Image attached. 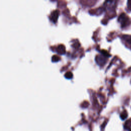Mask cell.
Returning <instances> with one entry per match:
<instances>
[{"mask_svg":"<svg viewBox=\"0 0 131 131\" xmlns=\"http://www.w3.org/2000/svg\"><path fill=\"white\" fill-rule=\"evenodd\" d=\"M118 21L121 24V27H124L128 24L129 18L125 14L122 13L119 16Z\"/></svg>","mask_w":131,"mask_h":131,"instance_id":"obj_1","label":"cell"},{"mask_svg":"<svg viewBox=\"0 0 131 131\" xmlns=\"http://www.w3.org/2000/svg\"><path fill=\"white\" fill-rule=\"evenodd\" d=\"M59 12L57 10H55L53 12H52L51 15V19L54 21V23H56L57 19L58 18Z\"/></svg>","mask_w":131,"mask_h":131,"instance_id":"obj_2","label":"cell"},{"mask_svg":"<svg viewBox=\"0 0 131 131\" xmlns=\"http://www.w3.org/2000/svg\"><path fill=\"white\" fill-rule=\"evenodd\" d=\"M122 37L126 42L131 43V35H124Z\"/></svg>","mask_w":131,"mask_h":131,"instance_id":"obj_3","label":"cell"},{"mask_svg":"<svg viewBox=\"0 0 131 131\" xmlns=\"http://www.w3.org/2000/svg\"><path fill=\"white\" fill-rule=\"evenodd\" d=\"M58 49H59V50H58L59 54H64V53L65 52V50H64V47L62 45L59 46Z\"/></svg>","mask_w":131,"mask_h":131,"instance_id":"obj_4","label":"cell"},{"mask_svg":"<svg viewBox=\"0 0 131 131\" xmlns=\"http://www.w3.org/2000/svg\"><path fill=\"white\" fill-rule=\"evenodd\" d=\"M64 76L68 78V79H70V78H71L73 76V74L71 72H67L65 75H64Z\"/></svg>","mask_w":131,"mask_h":131,"instance_id":"obj_5","label":"cell"},{"mask_svg":"<svg viewBox=\"0 0 131 131\" xmlns=\"http://www.w3.org/2000/svg\"><path fill=\"white\" fill-rule=\"evenodd\" d=\"M59 60H60V58H59V57L57 56V55H54V56H52V60L53 62H57V61H58Z\"/></svg>","mask_w":131,"mask_h":131,"instance_id":"obj_6","label":"cell"},{"mask_svg":"<svg viewBox=\"0 0 131 131\" xmlns=\"http://www.w3.org/2000/svg\"><path fill=\"white\" fill-rule=\"evenodd\" d=\"M127 114L126 111H124L123 112H122L121 113L120 117L122 119H124L125 118H126L127 117Z\"/></svg>","mask_w":131,"mask_h":131,"instance_id":"obj_7","label":"cell"},{"mask_svg":"<svg viewBox=\"0 0 131 131\" xmlns=\"http://www.w3.org/2000/svg\"><path fill=\"white\" fill-rule=\"evenodd\" d=\"M127 7L129 9L131 10V1H128L127 2Z\"/></svg>","mask_w":131,"mask_h":131,"instance_id":"obj_8","label":"cell"}]
</instances>
